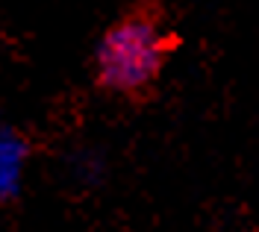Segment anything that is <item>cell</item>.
<instances>
[{
    "label": "cell",
    "mask_w": 259,
    "mask_h": 232,
    "mask_svg": "<svg viewBox=\"0 0 259 232\" xmlns=\"http://www.w3.org/2000/svg\"><path fill=\"white\" fill-rule=\"evenodd\" d=\"M171 41L153 12H130L103 33L95 47V80L115 94H139L156 83Z\"/></svg>",
    "instance_id": "cell-1"
},
{
    "label": "cell",
    "mask_w": 259,
    "mask_h": 232,
    "mask_svg": "<svg viewBox=\"0 0 259 232\" xmlns=\"http://www.w3.org/2000/svg\"><path fill=\"white\" fill-rule=\"evenodd\" d=\"M30 156V138L0 115V203H15L24 194Z\"/></svg>",
    "instance_id": "cell-2"
},
{
    "label": "cell",
    "mask_w": 259,
    "mask_h": 232,
    "mask_svg": "<svg viewBox=\"0 0 259 232\" xmlns=\"http://www.w3.org/2000/svg\"><path fill=\"white\" fill-rule=\"evenodd\" d=\"M71 173L82 185L100 183V177H103V159H100V153H95V150H77L71 156Z\"/></svg>",
    "instance_id": "cell-3"
}]
</instances>
